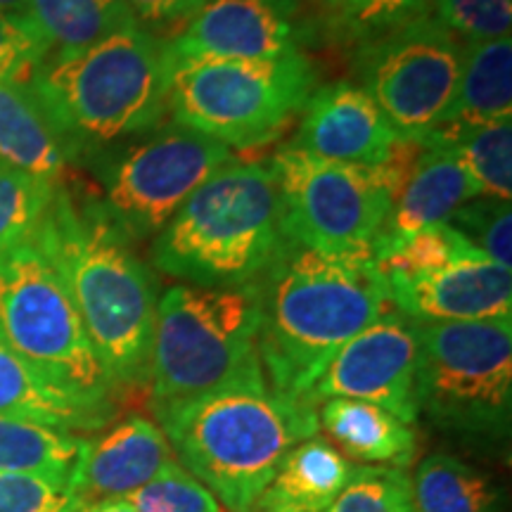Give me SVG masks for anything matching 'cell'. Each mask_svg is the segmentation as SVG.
I'll return each mask as SVG.
<instances>
[{
    "label": "cell",
    "instance_id": "6da1fadb",
    "mask_svg": "<svg viewBox=\"0 0 512 512\" xmlns=\"http://www.w3.org/2000/svg\"><path fill=\"white\" fill-rule=\"evenodd\" d=\"M254 285L261 368L292 399L309 401L332 356L392 309L373 254H325L287 238Z\"/></svg>",
    "mask_w": 512,
    "mask_h": 512
},
{
    "label": "cell",
    "instance_id": "7a4b0ae2",
    "mask_svg": "<svg viewBox=\"0 0 512 512\" xmlns=\"http://www.w3.org/2000/svg\"><path fill=\"white\" fill-rule=\"evenodd\" d=\"M34 235L60 273L112 387L145 384L159 290L136 245L98 197L74 195L62 183Z\"/></svg>",
    "mask_w": 512,
    "mask_h": 512
},
{
    "label": "cell",
    "instance_id": "3957f363",
    "mask_svg": "<svg viewBox=\"0 0 512 512\" xmlns=\"http://www.w3.org/2000/svg\"><path fill=\"white\" fill-rule=\"evenodd\" d=\"M27 83L69 159L91 162L162 124L171 86L166 38L138 24L114 31L74 55L46 57Z\"/></svg>",
    "mask_w": 512,
    "mask_h": 512
},
{
    "label": "cell",
    "instance_id": "277c9868",
    "mask_svg": "<svg viewBox=\"0 0 512 512\" xmlns=\"http://www.w3.org/2000/svg\"><path fill=\"white\" fill-rule=\"evenodd\" d=\"M178 463L230 512H254L287 453L316 437V403L264 387L226 389L155 411Z\"/></svg>",
    "mask_w": 512,
    "mask_h": 512
},
{
    "label": "cell",
    "instance_id": "5b68a950",
    "mask_svg": "<svg viewBox=\"0 0 512 512\" xmlns=\"http://www.w3.org/2000/svg\"><path fill=\"white\" fill-rule=\"evenodd\" d=\"M280 192L266 162H228L152 238V264L178 283H254L283 242Z\"/></svg>",
    "mask_w": 512,
    "mask_h": 512
},
{
    "label": "cell",
    "instance_id": "8992f818",
    "mask_svg": "<svg viewBox=\"0 0 512 512\" xmlns=\"http://www.w3.org/2000/svg\"><path fill=\"white\" fill-rule=\"evenodd\" d=\"M152 408L264 387L256 285L178 283L159 294L150 358Z\"/></svg>",
    "mask_w": 512,
    "mask_h": 512
},
{
    "label": "cell",
    "instance_id": "52a82bcc",
    "mask_svg": "<svg viewBox=\"0 0 512 512\" xmlns=\"http://www.w3.org/2000/svg\"><path fill=\"white\" fill-rule=\"evenodd\" d=\"M318 88L302 50L273 60H197L171 69V121L233 150L273 143Z\"/></svg>",
    "mask_w": 512,
    "mask_h": 512
},
{
    "label": "cell",
    "instance_id": "ba28073f",
    "mask_svg": "<svg viewBox=\"0 0 512 512\" xmlns=\"http://www.w3.org/2000/svg\"><path fill=\"white\" fill-rule=\"evenodd\" d=\"M418 413L441 432L484 444L510 437L512 318L418 323Z\"/></svg>",
    "mask_w": 512,
    "mask_h": 512
},
{
    "label": "cell",
    "instance_id": "9c48e42d",
    "mask_svg": "<svg viewBox=\"0 0 512 512\" xmlns=\"http://www.w3.org/2000/svg\"><path fill=\"white\" fill-rule=\"evenodd\" d=\"M0 347L60 387L91 401L112 403L110 377L60 273L34 233L0 254Z\"/></svg>",
    "mask_w": 512,
    "mask_h": 512
},
{
    "label": "cell",
    "instance_id": "30bf717a",
    "mask_svg": "<svg viewBox=\"0 0 512 512\" xmlns=\"http://www.w3.org/2000/svg\"><path fill=\"white\" fill-rule=\"evenodd\" d=\"M280 226L287 240L325 254H373L408 169L392 164H344L283 147L273 157Z\"/></svg>",
    "mask_w": 512,
    "mask_h": 512
},
{
    "label": "cell",
    "instance_id": "8fae6325",
    "mask_svg": "<svg viewBox=\"0 0 512 512\" xmlns=\"http://www.w3.org/2000/svg\"><path fill=\"white\" fill-rule=\"evenodd\" d=\"M233 159L219 140L171 121L93 157L91 166L102 185V209L138 245L155 238L192 192Z\"/></svg>",
    "mask_w": 512,
    "mask_h": 512
},
{
    "label": "cell",
    "instance_id": "7c38bea8",
    "mask_svg": "<svg viewBox=\"0 0 512 512\" xmlns=\"http://www.w3.org/2000/svg\"><path fill=\"white\" fill-rule=\"evenodd\" d=\"M465 46L434 15L358 41L356 74L399 138L420 145L456 95Z\"/></svg>",
    "mask_w": 512,
    "mask_h": 512
},
{
    "label": "cell",
    "instance_id": "4fadbf2b",
    "mask_svg": "<svg viewBox=\"0 0 512 512\" xmlns=\"http://www.w3.org/2000/svg\"><path fill=\"white\" fill-rule=\"evenodd\" d=\"M415 377L418 325L392 306L332 356L311 387L309 401H366L415 425L420 418Z\"/></svg>",
    "mask_w": 512,
    "mask_h": 512
},
{
    "label": "cell",
    "instance_id": "5bb4252c",
    "mask_svg": "<svg viewBox=\"0 0 512 512\" xmlns=\"http://www.w3.org/2000/svg\"><path fill=\"white\" fill-rule=\"evenodd\" d=\"M302 0H209L166 38L171 69L197 60H273L299 53Z\"/></svg>",
    "mask_w": 512,
    "mask_h": 512
},
{
    "label": "cell",
    "instance_id": "9a60e30c",
    "mask_svg": "<svg viewBox=\"0 0 512 512\" xmlns=\"http://www.w3.org/2000/svg\"><path fill=\"white\" fill-rule=\"evenodd\" d=\"M406 145L375 100L354 81L318 86L306 100L294 150L344 164H392Z\"/></svg>",
    "mask_w": 512,
    "mask_h": 512
},
{
    "label": "cell",
    "instance_id": "2e32d148",
    "mask_svg": "<svg viewBox=\"0 0 512 512\" xmlns=\"http://www.w3.org/2000/svg\"><path fill=\"white\" fill-rule=\"evenodd\" d=\"M396 311L418 323H472L512 318V271L489 261L460 259L415 278L387 280Z\"/></svg>",
    "mask_w": 512,
    "mask_h": 512
},
{
    "label": "cell",
    "instance_id": "e0dca14e",
    "mask_svg": "<svg viewBox=\"0 0 512 512\" xmlns=\"http://www.w3.org/2000/svg\"><path fill=\"white\" fill-rule=\"evenodd\" d=\"M174 460H178L174 448L157 422L128 415L98 439H86L72 489L86 505L126 498Z\"/></svg>",
    "mask_w": 512,
    "mask_h": 512
},
{
    "label": "cell",
    "instance_id": "ac0fdd59",
    "mask_svg": "<svg viewBox=\"0 0 512 512\" xmlns=\"http://www.w3.org/2000/svg\"><path fill=\"white\" fill-rule=\"evenodd\" d=\"M479 197L463 164L444 147H422L408 169L387 221L373 242V259L422 228L446 223L465 202Z\"/></svg>",
    "mask_w": 512,
    "mask_h": 512
},
{
    "label": "cell",
    "instance_id": "d6986e66",
    "mask_svg": "<svg viewBox=\"0 0 512 512\" xmlns=\"http://www.w3.org/2000/svg\"><path fill=\"white\" fill-rule=\"evenodd\" d=\"M0 415L81 434L102 430L112 420L114 403L91 401L64 389L0 347Z\"/></svg>",
    "mask_w": 512,
    "mask_h": 512
},
{
    "label": "cell",
    "instance_id": "ffe728a7",
    "mask_svg": "<svg viewBox=\"0 0 512 512\" xmlns=\"http://www.w3.org/2000/svg\"><path fill=\"white\" fill-rule=\"evenodd\" d=\"M318 427L344 458L361 465L403 470L418 453V434L380 406L354 399H328L318 408Z\"/></svg>",
    "mask_w": 512,
    "mask_h": 512
},
{
    "label": "cell",
    "instance_id": "44dd1931",
    "mask_svg": "<svg viewBox=\"0 0 512 512\" xmlns=\"http://www.w3.org/2000/svg\"><path fill=\"white\" fill-rule=\"evenodd\" d=\"M0 162L50 183H62L72 164L27 81H0Z\"/></svg>",
    "mask_w": 512,
    "mask_h": 512
},
{
    "label": "cell",
    "instance_id": "7402d4cb",
    "mask_svg": "<svg viewBox=\"0 0 512 512\" xmlns=\"http://www.w3.org/2000/svg\"><path fill=\"white\" fill-rule=\"evenodd\" d=\"M512 117L510 36L472 41L463 50L456 95L432 133H458ZM430 133V136H432Z\"/></svg>",
    "mask_w": 512,
    "mask_h": 512
},
{
    "label": "cell",
    "instance_id": "603a6c76",
    "mask_svg": "<svg viewBox=\"0 0 512 512\" xmlns=\"http://www.w3.org/2000/svg\"><path fill=\"white\" fill-rule=\"evenodd\" d=\"M354 472L328 439L309 437L287 453L254 512H325Z\"/></svg>",
    "mask_w": 512,
    "mask_h": 512
},
{
    "label": "cell",
    "instance_id": "cb8c5ba5",
    "mask_svg": "<svg viewBox=\"0 0 512 512\" xmlns=\"http://www.w3.org/2000/svg\"><path fill=\"white\" fill-rule=\"evenodd\" d=\"M27 17L48 46V57L74 55L138 24L126 0H29Z\"/></svg>",
    "mask_w": 512,
    "mask_h": 512
},
{
    "label": "cell",
    "instance_id": "d4e9b609",
    "mask_svg": "<svg viewBox=\"0 0 512 512\" xmlns=\"http://www.w3.org/2000/svg\"><path fill=\"white\" fill-rule=\"evenodd\" d=\"M413 512H503L498 486L451 453L422 458L411 475Z\"/></svg>",
    "mask_w": 512,
    "mask_h": 512
},
{
    "label": "cell",
    "instance_id": "484cf974",
    "mask_svg": "<svg viewBox=\"0 0 512 512\" xmlns=\"http://www.w3.org/2000/svg\"><path fill=\"white\" fill-rule=\"evenodd\" d=\"M418 147H444L463 164L479 197L510 202L512 197V119L491 121L458 133H432Z\"/></svg>",
    "mask_w": 512,
    "mask_h": 512
},
{
    "label": "cell",
    "instance_id": "4316f807",
    "mask_svg": "<svg viewBox=\"0 0 512 512\" xmlns=\"http://www.w3.org/2000/svg\"><path fill=\"white\" fill-rule=\"evenodd\" d=\"M86 439L72 432L0 415V472L67 479L79 465Z\"/></svg>",
    "mask_w": 512,
    "mask_h": 512
},
{
    "label": "cell",
    "instance_id": "83f0119b",
    "mask_svg": "<svg viewBox=\"0 0 512 512\" xmlns=\"http://www.w3.org/2000/svg\"><path fill=\"white\" fill-rule=\"evenodd\" d=\"M479 256L484 254L475 245H470L465 235H460L448 223H437V226L408 235L399 245L375 256V264L382 271L384 280H401L439 271L460 259H479Z\"/></svg>",
    "mask_w": 512,
    "mask_h": 512
},
{
    "label": "cell",
    "instance_id": "f1b7e54d",
    "mask_svg": "<svg viewBox=\"0 0 512 512\" xmlns=\"http://www.w3.org/2000/svg\"><path fill=\"white\" fill-rule=\"evenodd\" d=\"M55 185L0 162V254L34 233Z\"/></svg>",
    "mask_w": 512,
    "mask_h": 512
},
{
    "label": "cell",
    "instance_id": "f546056e",
    "mask_svg": "<svg viewBox=\"0 0 512 512\" xmlns=\"http://www.w3.org/2000/svg\"><path fill=\"white\" fill-rule=\"evenodd\" d=\"M325 512H413L411 477L396 467L356 465L354 477Z\"/></svg>",
    "mask_w": 512,
    "mask_h": 512
},
{
    "label": "cell",
    "instance_id": "4dcf8cb0",
    "mask_svg": "<svg viewBox=\"0 0 512 512\" xmlns=\"http://www.w3.org/2000/svg\"><path fill=\"white\" fill-rule=\"evenodd\" d=\"M136 512H223L211 491L174 460L155 479L124 498Z\"/></svg>",
    "mask_w": 512,
    "mask_h": 512
},
{
    "label": "cell",
    "instance_id": "1f68e13d",
    "mask_svg": "<svg viewBox=\"0 0 512 512\" xmlns=\"http://www.w3.org/2000/svg\"><path fill=\"white\" fill-rule=\"evenodd\" d=\"M446 223L465 235V240L475 245L486 259L503 268H512L510 202L475 197L465 202Z\"/></svg>",
    "mask_w": 512,
    "mask_h": 512
},
{
    "label": "cell",
    "instance_id": "d6a6232c",
    "mask_svg": "<svg viewBox=\"0 0 512 512\" xmlns=\"http://www.w3.org/2000/svg\"><path fill=\"white\" fill-rule=\"evenodd\" d=\"M72 482L27 472H0V512H81Z\"/></svg>",
    "mask_w": 512,
    "mask_h": 512
},
{
    "label": "cell",
    "instance_id": "836d02e7",
    "mask_svg": "<svg viewBox=\"0 0 512 512\" xmlns=\"http://www.w3.org/2000/svg\"><path fill=\"white\" fill-rule=\"evenodd\" d=\"M432 8L434 0H347L335 12L337 29L349 41H366L415 17L430 15L427 10Z\"/></svg>",
    "mask_w": 512,
    "mask_h": 512
},
{
    "label": "cell",
    "instance_id": "e575fe53",
    "mask_svg": "<svg viewBox=\"0 0 512 512\" xmlns=\"http://www.w3.org/2000/svg\"><path fill=\"white\" fill-rule=\"evenodd\" d=\"M434 17L451 34L472 41L510 36V0H434Z\"/></svg>",
    "mask_w": 512,
    "mask_h": 512
},
{
    "label": "cell",
    "instance_id": "d590c367",
    "mask_svg": "<svg viewBox=\"0 0 512 512\" xmlns=\"http://www.w3.org/2000/svg\"><path fill=\"white\" fill-rule=\"evenodd\" d=\"M48 57V46L24 17L0 15V81H29Z\"/></svg>",
    "mask_w": 512,
    "mask_h": 512
},
{
    "label": "cell",
    "instance_id": "8d00e7d4",
    "mask_svg": "<svg viewBox=\"0 0 512 512\" xmlns=\"http://www.w3.org/2000/svg\"><path fill=\"white\" fill-rule=\"evenodd\" d=\"M126 3L138 27L164 38V31H181L209 0H126Z\"/></svg>",
    "mask_w": 512,
    "mask_h": 512
},
{
    "label": "cell",
    "instance_id": "74e56055",
    "mask_svg": "<svg viewBox=\"0 0 512 512\" xmlns=\"http://www.w3.org/2000/svg\"><path fill=\"white\" fill-rule=\"evenodd\" d=\"M81 512H136V508L131 503H126L124 498H107V501L83 505Z\"/></svg>",
    "mask_w": 512,
    "mask_h": 512
},
{
    "label": "cell",
    "instance_id": "f35d334b",
    "mask_svg": "<svg viewBox=\"0 0 512 512\" xmlns=\"http://www.w3.org/2000/svg\"><path fill=\"white\" fill-rule=\"evenodd\" d=\"M27 10H29V0H0V15L29 19Z\"/></svg>",
    "mask_w": 512,
    "mask_h": 512
},
{
    "label": "cell",
    "instance_id": "ab89813d",
    "mask_svg": "<svg viewBox=\"0 0 512 512\" xmlns=\"http://www.w3.org/2000/svg\"><path fill=\"white\" fill-rule=\"evenodd\" d=\"M320 5H323L325 10H330V12H337L339 8H342L344 3H347V0H318Z\"/></svg>",
    "mask_w": 512,
    "mask_h": 512
}]
</instances>
